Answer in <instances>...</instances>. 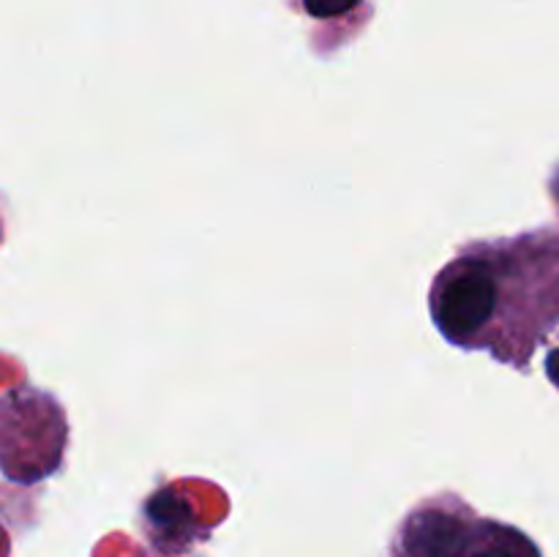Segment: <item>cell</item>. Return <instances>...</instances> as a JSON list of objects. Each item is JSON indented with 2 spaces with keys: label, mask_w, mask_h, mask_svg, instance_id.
Segmentation results:
<instances>
[{
  "label": "cell",
  "mask_w": 559,
  "mask_h": 557,
  "mask_svg": "<svg viewBox=\"0 0 559 557\" xmlns=\"http://www.w3.org/2000/svg\"><path fill=\"white\" fill-rule=\"evenodd\" d=\"M462 557H540V552L530 541V535H524L513 524L480 517Z\"/></svg>",
  "instance_id": "obj_3"
},
{
  "label": "cell",
  "mask_w": 559,
  "mask_h": 557,
  "mask_svg": "<svg viewBox=\"0 0 559 557\" xmlns=\"http://www.w3.org/2000/svg\"><path fill=\"white\" fill-rule=\"evenodd\" d=\"M546 375L559 388V349H551L549 358H546Z\"/></svg>",
  "instance_id": "obj_5"
},
{
  "label": "cell",
  "mask_w": 559,
  "mask_h": 557,
  "mask_svg": "<svg viewBox=\"0 0 559 557\" xmlns=\"http://www.w3.org/2000/svg\"><path fill=\"white\" fill-rule=\"evenodd\" d=\"M500 309V251L469 246L431 287V317L442 336L462 349L486 347Z\"/></svg>",
  "instance_id": "obj_1"
},
{
  "label": "cell",
  "mask_w": 559,
  "mask_h": 557,
  "mask_svg": "<svg viewBox=\"0 0 559 557\" xmlns=\"http://www.w3.org/2000/svg\"><path fill=\"white\" fill-rule=\"evenodd\" d=\"M358 3L360 0H304V9L317 20H333V16L353 11Z\"/></svg>",
  "instance_id": "obj_4"
},
{
  "label": "cell",
  "mask_w": 559,
  "mask_h": 557,
  "mask_svg": "<svg viewBox=\"0 0 559 557\" xmlns=\"http://www.w3.org/2000/svg\"><path fill=\"white\" fill-rule=\"evenodd\" d=\"M478 513L456 495H440L407 513L393 538V557H462Z\"/></svg>",
  "instance_id": "obj_2"
}]
</instances>
